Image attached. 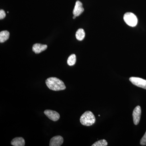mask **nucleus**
I'll return each instance as SVG.
<instances>
[{"mask_svg":"<svg viewBox=\"0 0 146 146\" xmlns=\"http://www.w3.org/2000/svg\"><path fill=\"white\" fill-rule=\"evenodd\" d=\"M46 83L47 87L53 91H61L66 89L64 82L57 78H49L46 80Z\"/></svg>","mask_w":146,"mask_h":146,"instance_id":"obj_1","label":"nucleus"},{"mask_svg":"<svg viewBox=\"0 0 146 146\" xmlns=\"http://www.w3.org/2000/svg\"><path fill=\"white\" fill-rule=\"evenodd\" d=\"M80 122L82 125L89 126L95 123L96 118L92 112L87 111L82 115L80 118Z\"/></svg>","mask_w":146,"mask_h":146,"instance_id":"obj_2","label":"nucleus"},{"mask_svg":"<svg viewBox=\"0 0 146 146\" xmlns=\"http://www.w3.org/2000/svg\"><path fill=\"white\" fill-rule=\"evenodd\" d=\"M124 21L128 25L131 27L136 26L138 23V19L133 13L127 12L124 14Z\"/></svg>","mask_w":146,"mask_h":146,"instance_id":"obj_3","label":"nucleus"},{"mask_svg":"<svg viewBox=\"0 0 146 146\" xmlns=\"http://www.w3.org/2000/svg\"><path fill=\"white\" fill-rule=\"evenodd\" d=\"M129 80L133 85L146 89V80L140 78L132 77L129 78Z\"/></svg>","mask_w":146,"mask_h":146,"instance_id":"obj_4","label":"nucleus"},{"mask_svg":"<svg viewBox=\"0 0 146 146\" xmlns=\"http://www.w3.org/2000/svg\"><path fill=\"white\" fill-rule=\"evenodd\" d=\"M141 107L139 106H138L134 108L132 114L133 123L135 125H137L139 123L141 119Z\"/></svg>","mask_w":146,"mask_h":146,"instance_id":"obj_5","label":"nucleus"},{"mask_svg":"<svg viewBox=\"0 0 146 146\" xmlns=\"http://www.w3.org/2000/svg\"><path fill=\"white\" fill-rule=\"evenodd\" d=\"M44 113L50 119L54 121H57L60 118V116L59 113L53 110H45Z\"/></svg>","mask_w":146,"mask_h":146,"instance_id":"obj_6","label":"nucleus"},{"mask_svg":"<svg viewBox=\"0 0 146 146\" xmlns=\"http://www.w3.org/2000/svg\"><path fill=\"white\" fill-rule=\"evenodd\" d=\"M84 11V9L82 6V4L80 1H77L76 2L74 8L73 10V13L74 16L76 17L80 16Z\"/></svg>","mask_w":146,"mask_h":146,"instance_id":"obj_7","label":"nucleus"},{"mask_svg":"<svg viewBox=\"0 0 146 146\" xmlns=\"http://www.w3.org/2000/svg\"><path fill=\"white\" fill-rule=\"evenodd\" d=\"M63 138L60 136H57L52 137L50 142V146H60L63 144Z\"/></svg>","mask_w":146,"mask_h":146,"instance_id":"obj_8","label":"nucleus"},{"mask_svg":"<svg viewBox=\"0 0 146 146\" xmlns=\"http://www.w3.org/2000/svg\"><path fill=\"white\" fill-rule=\"evenodd\" d=\"M47 48H48V46L46 45L42 44L36 43L33 45L32 50L35 54H39L45 51L46 49Z\"/></svg>","mask_w":146,"mask_h":146,"instance_id":"obj_9","label":"nucleus"},{"mask_svg":"<svg viewBox=\"0 0 146 146\" xmlns=\"http://www.w3.org/2000/svg\"><path fill=\"white\" fill-rule=\"evenodd\" d=\"M11 144L14 146H24L25 145V139L22 137H16L11 141Z\"/></svg>","mask_w":146,"mask_h":146,"instance_id":"obj_10","label":"nucleus"},{"mask_svg":"<svg viewBox=\"0 0 146 146\" xmlns=\"http://www.w3.org/2000/svg\"><path fill=\"white\" fill-rule=\"evenodd\" d=\"M9 33L7 31H3L0 33V42H5L9 38Z\"/></svg>","mask_w":146,"mask_h":146,"instance_id":"obj_11","label":"nucleus"},{"mask_svg":"<svg viewBox=\"0 0 146 146\" xmlns=\"http://www.w3.org/2000/svg\"><path fill=\"white\" fill-rule=\"evenodd\" d=\"M85 33L82 29H79L76 33V38L79 41H82L85 37Z\"/></svg>","mask_w":146,"mask_h":146,"instance_id":"obj_12","label":"nucleus"},{"mask_svg":"<svg viewBox=\"0 0 146 146\" xmlns=\"http://www.w3.org/2000/svg\"><path fill=\"white\" fill-rule=\"evenodd\" d=\"M76 61V55L72 54L68 58L67 63L70 66H73L75 64Z\"/></svg>","mask_w":146,"mask_h":146,"instance_id":"obj_13","label":"nucleus"},{"mask_svg":"<svg viewBox=\"0 0 146 146\" xmlns=\"http://www.w3.org/2000/svg\"><path fill=\"white\" fill-rule=\"evenodd\" d=\"M107 142L104 139L97 141L95 143L92 145V146H107Z\"/></svg>","mask_w":146,"mask_h":146,"instance_id":"obj_14","label":"nucleus"},{"mask_svg":"<svg viewBox=\"0 0 146 146\" xmlns=\"http://www.w3.org/2000/svg\"><path fill=\"white\" fill-rule=\"evenodd\" d=\"M140 144L141 145H146V131L145 134H144V136L141 139Z\"/></svg>","mask_w":146,"mask_h":146,"instance_id":"obj_15","label":"nucleus"},{"mask_svg":"<svg viewBox=\"0 0 146 146\" xmlns=\"http://www.w3.org/2000/svg\"><path fill=\"white\" fill-rule=\"evenodd\" d=\"M6 16V13L5 11H4L3 9H1L0 10V19L2 20V19H4L5 18Z\"/></svg>","mask_w":146,"mask_h":146,"instance_id":"obj_16","label":"nucleus"},{"mask_svg":"<svg viewBox=\"0 0 146 146\" xmlns=\"http://www.w3.org/2000/svg\"><path fill=\"white\" fill-rule=\"evenodd\" d=\"M76 16H73V19H75V18H76Z\"/></svg>","mask_w":146,"mask_h":146,"instance_id":"obj_17","label":"nucleus"}]
</instances>
